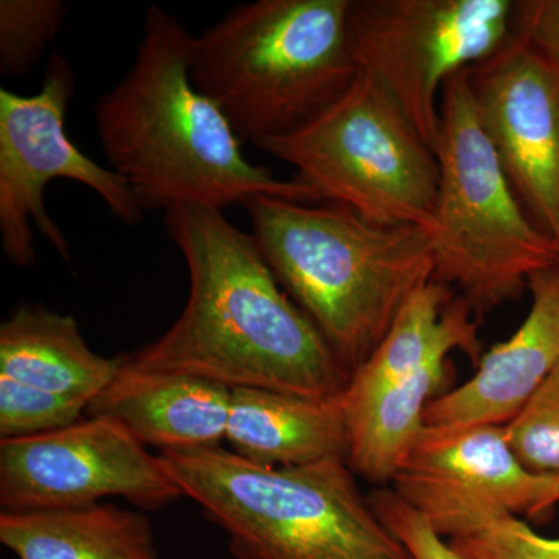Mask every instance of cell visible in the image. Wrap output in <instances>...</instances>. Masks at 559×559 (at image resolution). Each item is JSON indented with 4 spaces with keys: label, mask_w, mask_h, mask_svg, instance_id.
Returning <instances> with one entry per match:
<instances>
[{
    "label": "cell",
    "mask_w": 559,
    "mask_h": 559,
    "mask_svg": "<svg viewBox=\"0 0 559 559\" xmlns=\"http://www.w3.org/2000/svg\"><path fill=\"white\" fill-rule=\"evenodd\" d=\"M165 227L186 259L189 299L160 337L116 356L120 369L312 399L344 395L352 374L282 288L252 235L202 205L167 210Z\"/></svg>",
    "instance_id": "1"
},
{
    "label": "cell",
    "mask_w": 559,
    "mask_h": 559,
    "mask_svg": "<svg viewBox=\"0 0 559 559\" xmlns=\"http://www.w3.org/2000/svg\"><path fill=\"white\" fill-rule=\"evenodd\" d=\"M194 36L175 14L151 5L138 53L123 79L94 108L109 168L142 207L224 210L257 197L314 204V191L275 178L242 154L226 116L191 80Z\"/></svg>",
    "instance_id": "2"
},
{
    "label": "cell",
    "mask_w": 559,
    "mask_h": 559,
    "mask_svg": "<svg viewBox=\"0 0 559 559\" xmlns=\"http://www.w3.org/2000/svg\"><path fill=\"white\" fill-rule=\"evenodd\" d=\"M242 207L272 274L349 374L436 275L432 235L421 227L382 226L329 201L257 197Z\"/></svg>",
    "instance_id": "3"
},
{
    "label": "cell",
    "mask_w": 559,
    "mask_h": 559,
    "mask_svg": "<svg viewBox=\"0 0 559 559\" xmlns=\"http://www.w3.org/2000/svg\"><path fill=\"white\" fill-rule=\"evenodd\" d=\"M191 80L260 148L322 116L359 69L349 0H257L194 36Z\"/></svg>",
    "instance_id": "4"
},
{
    "label": "cell",
    "mask_w": 559,
    "mask_h": 559,
    "mask_svg": "<svg viewBox=\"0 0 559 559\" xmlns=\"http://www.w3.org/2000/svg\"><path fill=\"white\" fill-rule=\"evenodd\" d=\"M160 457L237 559H414L360 495L345 459L264 468L221 447Z\"/></svg>",
    "instance_id": "5"
},
{
    "label": "cell",
    "mask_w": 559,
    "mask_h": 559,
    "mask_svg": "<svg viewBox=\"0 0 559 559\" xmlns=\"http://www.w3.org/2000/svg\"><path fill=\"white\" fill-rule=\"evenodd\" d=\"M439 201L433 278L455 286L477 318L520 299L559 245L522 207L474 109L466 69L444 83L436 143Z\"/></svg>",
    "instance_id": "6"
},
{
    "label": "cell",
    "mask_w": 559,
    "mask_h": 559,
    "mask_svg": "<svg viewBox=\"0 0 559 559\" xmlns=\"http://www.w3.org/2000/svg\"><path fill=\"white\" fill-rule=\"evenodd\" d=\"M261 151L296 168L320 202H337L382 226L432 234L439 201L436 151L381 83L359 72L349 90L307 127Z\"/></svg>",
    "instance_id": "7"
},
{
    "label": "cell",
    "mask_w": 559,
    "mask_h": 559,
    "mask_svg": "<svg viewBox=\"0 0 559 559\" xmlns=\"http://www.w3.org/2000/svg\"><path fill=\"white\" fill-rule=\"evenodd\" d=\"M73 94L75 73L60 53L51 55L36 94L0 90V241L17 267L35 264V229L72 263L69 242L46 209L51 180H73L94 190L127 226H138L145 215L127 180L69 139L66 114Z\"/></svg>",
    "instance_id": "8"
},
{
    "label": "cell",
    "mask_w": 559,
    "mask_h": 559,
    "mask_svg": "<svg viewBox=\"0 0 559 559\" xmlns=\"http://www.w3.org/2000/svg\"><path fill=\"white\" fill-rule=\"evenodd\" d=\"M511 17L513 0H349L359 72L381 83L432 150L444 83L500 49Z\"/></svg>",
    "instance_id": "9"
},
{
    "label": "cell",
    "mask_w": 559,
    "mask_h": 559,
    "mask_svg": "<svg viewBox=\"0 0 559 559\" xmlns=\"http://www.w3.org/2000/svg\"><path fill=\"white\" fill-rule=\"evenodd\" d=\"M106 498L154 511L183 495L160 455L150 454L110 418L87 417L43 436L0 440L3 513L84 509Z\"/></svg>",
    "instance_id": "10"
},
{
    "label": "cell",
    "mask_w": 559,
    "mask_h": 559,
    "mask_svg": "<svg viewBox=\"0 0 559 559\" xmlns=\"http://www.w3.org/2000/svg\"><path fill=\"white\" fill-rule=\"evenodd\" d=\"M481 130L533 223L559 245V69L516 33L466 69Z\"/></svg>",
    "instance_id": "11"
},
{
    "label": "cell",
    "mask_w": 559,
    "mask_h": 559,
    "mask_svg": "<svg viewBox=\"0 0 559 559\" xmlns=\"http://www.w3.org/2000/svg\"><path fill=\"white\" fill-rule=\"evenodd\" d=\"M543 474L522 465L503 426H423L393 477L395 491L443 538L503 514L536 520Z\"/></svg>",
    "instance_id": "12"
},
{
    "label": "cell",
    "mask_w": 559,
    "mask_h": 559,
    "mask_svg": "<svg viewBox=\"0 0 559 559\" xmlns=\"http://www.w3.org/2000/svg\"><path fill=\"white\" fill-rule=\"evenodd\" d=\"M532 308L516 333L481 356L465 384L436 396L425 425L506 426L559 364V263L528 280Z\"/></svg>",
    "instance_id": "13"
},
{
    "label": "cell",
    "mask_w": 559,
    "mask_h": 559,
    "mask_svg": "<svg viewBox=\"0 0 559 559\" xmlns=\"http://www.w3.org/2000/svg\"><path fill=\"white\" fill-rule=\"evenodd\" d=\"M231 390L201 378L120 369L87 417L120 423L143 447L160 452L221 447L226 440Z\"/></svg>",
    "instance_id": "14"
},
{
    "label": "cell",
    "mask_w": 559,
    "mask_h": 559,
    "mask_svg": "<svg viewBox=\"0 0 559 559\" xmlns=\"http://www.w3.org/2000/svg\"><path fill=\"white\" fill-rule=\"evenodd\" d=\"M226 440L264 468H294L348 454L342 396L312 399L277 390L230 389Z\"/></svg>",
    "instance_id": "15"
},
{
    "label": "cell",
    "mask_w": 559,
    "mask_h": 559,
    "mask_svg": "<svg viewBox=\"0 0 559 559\" xmlns=\"http://www.w3.org/2000/svg\"><path fill=\"white\" fill-rule=\"evenodd\" d=\"M452 352L480 362L479 318L451 286L433 278L404 305L384 340L352 374L342 406H362L430 360L450 358Z\"/></svg>",
    "instance_id": "16"
},
{
    "label": "cell",
    "mask_w": 559,
    "mask_h": 559,
    "mask_svg": "<svg viewBox=\"0 0 559 559\" xmlns=\"http://www.w3.org/2000/svg\"><path fill=\"white\" fill-rule=\"evenodd\" d=\"M119 373V360L92 352L72 316L21 305L0 325V374L91 404Z\"/></svg>",
    "instance_id": "17"
},
{
    "label": "cell",
    "mask_w": 559,
    "mask_h": 559,
    "mask_svg": "<svg viewBox=\"0 0 559 559\" xmlns=\"http://www.w3.org/2000/svg\"><path fill=\"white\" fill-rule=\"evenodd\" d=\"M0 543L17 559H159L153 525L116 506L3 513Z\"/></svg>",
    "instance_id": "18"
},
{
    "label": "cell",
    "mask_w": 559,
    "mask_h": 559,
    "mask_svg": "<svg viewBox=\"0 0 559 559\" xmlns=\"http://www.w3.org/2000/svg\"><path fill=\"white\" fill-rule=\"evenodd\" d=\"M452 374L451 358L433 359L362 406L344 409L353 473L373 484L392 481L425 426L426 407Z\"/></svg>",
    "instance_id": "19"
},
{
    "label": "cell",
    "mask_w": 559,
    "mask_h": 559,
    "mask_svg": "<svg viewBox=\"0 0 559 559\" xmlns=\"http://www.w3.org/2000/svg\"><path fill=\"white\" fill-rule=\"evenodd\" d=\"M68 7L61 0L0 2V72L27 75L60 35Z\"/></svg>",
    "instance_id": "20"
},
{
    "label": "cell",
    "mask_w": 559,
    "mask_h": 559,
    "mask_svg": "<svg viewBox=\"0 0 559 559\" xmlns=\"http://www.w3.org/2000/svg\"><path fill=\"white\" fill-rule=\"evenodd\" d=\"M503 430L525 468L559 474V364Z\"/></svg>",
    "instance_id": "21"
},
{
    "label": "cell",
    "mask_w": 559,
    "mask_h": 559,
    "mask_svg": "<svg viewBox=\"0 0 559 559\" xmlns=\"http://www.w3.org/2000/svg\"><path fill=\"white\" fill-rule=\"evenodd\" d=\"M90 404L0 374V440L28 439L83 419Z\"/></svg>",
    "instance_id": "22"
},
{
    "label": "cell",
    "mask_w": 559,
    "mask_h": 559,
    "mask_svg": "<svg viewBox=\"0 0 559 559\" xmlns=\"http://www.w3.org/2000/svg\"><path fill=\"white\" fill-rule=\"evenodd\" d=\"M465 559H559V538H547L513 514H503L448 539Z\"/></svg>",
    "instance_id": "23"
},
{
    "label": "cell",
    "mask_w": 559,
    "mask_h": 559,
    "mask_svg": "<svg viewBox=\"0 0 559 559\" xmlns=\"http://www.w3.org/2000/svg\"><path fill=\"white\" fill-rule=\"evenodd\" d=\"M367 499L385 527L409 550L412 558L465 559L395 489H377Z\"/></svg>",
    "instance_id": "24"
},
{
    "label": "cell",
    "mask_w": 559,
    "mask_h": 559,
    "mask_svg": "<svg viewBox=\"0 0 559 559\" xmlns=\"http://www.w3.org/2000/svg\"><path fill=\"white\" fill-rule=\"evenodd\" d=\"M511 25L559 69V0H513Z\"/></svg>",
    "instance_id": "25"
},
{
    "label": "cell",
    "mask_w": 559,
    "mask_h": 559,
    "mask_svg": "<svg viewBox=\"0 0 559 559\" xmlns=\"http://www.w3.org/2000/svg\"><path fill=\"white\" fill-rule=\"evenodd\" d=\"M543 492H540L536 520L546 516L559 503V474H543Z\"/></svg>",
    "instance_id": "26"
}]
</instances>
